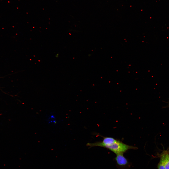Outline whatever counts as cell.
Instances as JSON below:
<instances>
[{
  "instance_id": "cell-1",
  "label": "cell",
  "mask_w": 169,
  "mask_h": 169,
  "mask_svg": "<svg viewBox=\"0 0 169 169\" xmlns=\"http://www.w3.org/2000/svg\"><path fill=\"white\" fill-rule=\"evenodd\" d=\"M104 148L108 149L116 155L123 154L129 149L135 150L137 149V147L127 145L117 139L111 144L105 146Z\"/></svg>"
},
{
  "instance_id": "cell-2",
  "label": "cell",
  "mask_w": 169,
  "mask_h": 169,
  "mask_svg": "<svg viewBox=\"0 0 169 169\" xmlns=\"http://www.w3.org/2000/svg\"><path fill=\"white\" fill-rule=\"evenodd\" d=\"M115 159L117 164L119 166H124L128 164L127 159L123 156V154H116Z\"/></svg>"
},
{
  "instance_id": "cell-3",
  "label": "cell",
  "mask_w": 169,
  "mask_h": 169,
  "mask_svg": "<svg viewBox=\"0 0 169 169\" xmlns=\"http://www.w3.org/2000/svg\"><path fill=\"white\" fill-rule=\"evenodd\" d=\"M165 169H169V154H163L161 158Z\"/></svg>"
},
{
  "instance_id": "cell-4",
  "label": "cell",
  "mask_w": 169,
  "mask_h": 169,
  "mask_svg": "<svg viewBox=\"0 0 169 169\" xmlns=\"http://www.w3.org/2000/svg\"><path fill=\"white\" fill-rule=\"evenodd\" d=\"M47 122L49 124L54 125L56 124L57 120L55 115L54 114L50 115L48 117Z\"/></svg>"
},
{
  "instance_id": "cell-5",
  "label": "cell",
  "mask_w": 169,
  "mask_h": 169,
  "mask_svg": "<svg viewBox=\"0 0 169 169\" xmlns=\"http://www.w3.org/2000/svg\"><path fill=\"white\" fill-rule=\"evenodd\" d=\"M157 168L158 169H165L163 163L161 159L158 165Z\"/></svg>"
}]
</instances>
